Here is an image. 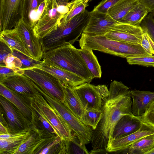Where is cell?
<instances>
[{
	"mask_svg": "<svg viewBox=\"0 0 154 154\" xmlns=\"http://www.w3.org/2000/svg\"><path fill=\"white\" fill-rule=\"evenodd\" d=\"M0 41L5 43L13 51L17 50L32 58L15 28L0 32Z\"/></svg>",
	"mask_w": 154,
	"mask_h": 154,
	"instance_id": "cell-24",
	"label": "cell"
},
{
	"mask_svg": "<svg viewBox=\"0 0 154 154\" xmlns=\"http://www.w3.org/2000/svg\"><path fill=\"white\" fill-rule=\"evenodd\" d=\"M24 0H0V32L14 28L22 18Z\"/></svg>",
	"mask_w": 154,
	"mask_h": 154,
	"instance_id": "cell-9",
	"label": "cell"
},
{
	"mask_svg": "<svg viewBox=\"0 0 154 154\" xmlns=\"http://www.w3.org/2000/svg\"><path fill=\"white\" fill-rule=\"evenodd\" d=\"M140 26L148 33L154 41V21L150 13L144 18Z\"/></svg>",
	"mask_w": 154,
	"mask_h": 154,
	"instance_id": "cell-38",
	"label": "cell"
},
{
	"mask_svg": "<svg viewBox=\"0 0 154 154\" xmlns=\"http://www.w3.org/2000/svg\"><path fill=\"white\" fill-rule=\"evenodd\" d=\"M146 154H154V147L148 152Z\"/></svg>",
	"mask_w": 154,
	"mask_h": 154,
	"instance_id": "cell-47",
	"label": "cell"
},
{
	"mask_svg": "<svg viewBox=\"0 0 154 154\" xmlns=\"http://www.w3.org/2000/svg\"><path fill=\"white\" fill-rule=\"evenodd\" d=\"M63 86L64 91L63 103L77 118L81 121L84 117L85 109L73 88L64 84Z\"/></svg>",
	"mask_w": 154,
	"mask_h": 154,
	"instance_id": "cell-23",
	"label": "cell"
},
{
	"mask_svg": "<svg viewBox=\"0 0 154 154\" xmlns=\"http://www.w3.org/2000/svg\"><path fill=\"white\" fill-rule=\"evenodd\" d=\"M5 65L7 67L19 71H22L21 69L22 66L20 59L12 54L6 56L3 60Z\"/></svg>",
	"mask_w": 154,
	"mask_h": 154,
	"instance_id": "cell-36",
	"label": "cell"
},
{
	"mask_svg": "<svg viewBox=\"0 0 154 154\" xmlns=\"http://www.w3.org/2000/svg\"><path fill=\"white\" fill-rule=\"evenodd\" d=\"M153 147L154 134L143 137L125 149L116 152L122 154H146Z\"/></svg>",
	"mask_w": 154,
	"mask_h": 154,
	"instance_id": "cell-26",
	"label": "cell"
},
{
	"mask_svg": "<svg viewBox=\"0 0 154 154\" xmlns=\"http://www.w3.org/2000/svg\"><path fill=\"white\" fill-rule=\"evenodd\" d=\"M44 138L40 130L32 127L28 135L14 154H33Z\"/></svg>",
	"mask_w": 154,
	"mask_h": 154,
	"instance_id": "cell-25",
	"label": "cell"
},
{
	"mask_svg": "<svg viewBox=\"0 0 154 154\" xmlns=\"http://www.w3.org/2000/svg\"><path fill=\"white\" fill-rule=\"evenodd\" d=\"M0 110V123H1L4 126L7 128L9 130L8 125V124L7 120L5 117V114L1 106Z\"/></svg>",
	"mask_w": 154,
	"mask_h": 154,
	"instance_id": "cell-45",
	"label": "cell"
},
{
	"mask_svg": "<svg viewBox=\"0 0 154 154\" xmlns=\"http://www.w3.org/2000/svg\"><path fill=\"white\" fill-rule=\"evenodd\" d=\"M48 0H24L22 20L33 28L36 25Z\"/></svg>",
	"mask_w": 154,
	"mask_h": 154,
	"instance_id": "cell-20",
	"label": "cell"
},
{
	"mask_svg": "<svg viewBox=\"0 0 154 154\" xmlns=\"http://www.w3.org/2000/svg\"><path fill=\"white\" fill-rule=\"evenodd\" d=\"M120 0H104L95 6L93 11L103 13H108L109 10Z\"/></svg>",
	"mask_w": 154,
	"mask_h": 154,
	"instance_id": "cell-40",
	"label": "cell"
},
{
	"mask_svg": "<svg viewBox=\"0 0 154 154\" xmlns=\"http://www.w3.org/2000/svg\"><path fill=\"white\" fill-rule=\"evenodd\" d=\"M32 68L39 69L45 71L57 78L63 84L72 88L87 82L85 79L75 74L44 60Z\"/></svg>",
	"mask_w": 154,
	"mask_h": 154,
	"instance_id": "cell-16",
	"label": "cell"
},
{
	"mask_svg": "<svg viewBox=\"0 0 154 154\" xmlns=\"http://www.w3.org/2000/svg\"><path fill=\"white\" fill-rule=\"evenodd\" d=\"M142 122L141 118L133 115L124 116L119 120L114 127L112 139L125 136L136 132L140 127Z\"/></svg>",
	"mask_w": 154,
	"mask_h": 154,
	"instance_id": "cell-21",
	"label": "cell"
},
{
	"mask_svg": "<svg viewBox=\"0 0 154 154\" xmlns=\"http://www.w3.org/2000/svg\"><path fill=\"white\" fill-rule=\"evenodd\" d=\"M131 93L132 114L140 117L154 100V91H141L134 89L131 90Z\"/></svg>",
	"mask_w": 154,
	"mask_h": 154,
	"instance_id": "cell-22",
	"label": "cell"
},
{
	"mask_svg": "<svg viewBox=\"0 0 154 154\" xmlns=\"http://www.w3.org/2000/svg\"><path fill=\"white\" fill-rule=\"evenodd\" d=\"M40 92L50 106L59 114L68 124L72 132L81 142L87 144L91 142L93 132L91 128L84 124L63 103L48 92L41 90Z\"/></svg>",
	"mask_w": 154,
	"mask_h": 154,
	"instance_id": "cell-6",
	"label": "cell"
},
{
	"mask_svg": "<svg viewBox=\"0 0 154 154\" xmlns=\"http://www.w3.org/2000/svg\"><path fill=\"white\" fill-rule=\"evenodd\" d=\"M101 109H91L85 110L83 119L81 121L86 125L95 130L102 117Z\"/></svg>",
	"mask_w": 154,
	"mask_h": 154,
	"instance_id": "cell-31",
	"label": "cell"
},
{
	"mask_svg": "<svg viewBox=\"0 0 154 154\" xmlns=\"http://www.w3.org/2000/svg\"><path fill=\"white\" fill-rule=\"evenodd\" d=\"M139 2L151 12L154 10V0H138Z\"/></svg>",
	"mask_w": 154,
	"mask_h": 154,
	"instance_id": "cell-44",
	"label": "cell"
},
{
	"mask_svg": "<svg viewBox=\"0 0 154 154\" xmlns=\"http://www.w3.org/2000/svg\"><path fill=\"white\" fill-rule=\"evenodd\" d=\"M24 71H19L7 67L5 66L0 65V82L6 78L17 74H23Z\"/></svg>",
	"mask_w": 154,
	"mask_h": 154,
	"instance_id": "cell-41",
	"label": "cell"
},
{
	"mask_svg": "<svg viewBox=\"0 0 154 154\" xmlns=\"http://www.w3.org/2000/svg\"><path fill=\"white\" fill-rule=\"evenodd\" d=\"M59 1L63 2H69V0H57Z\"/></svg>",
	"mask_w": 154,
	"mask_h": 154,
	"instance_id": "cell-49",
	"label": "cell"
},
{
	"mask_svg": "<svg viewBox=\"0 0 154 154\" xmlns=\"http://www.w3.org/2000/svg\"><path fill=\"white\" fill-rule=\"evenodd\" d=\"M150 11L139 2L131 9L120 22L134 26H140L144 18Z\"/></svg>",
	"mask_w": 154,
	"mask_h": 154,
	"instance_id": "cell-28",
	"label": "cell"
},
{
	"mask_svg": "<svg viewBox=\"0 0 154 154\" xmlns=\"http://www.w3.org/2000/svg\"><path fill=\"white\" fill-rule=\"evenodd\" d=\"M75 0H71V1H75ZM90 0L91 1V0Z\"/></svg>",
	"mask_w": 154,
	"mask_h": 154,
	"instance_id": "cell-50",
	"label": "cell"
},
{
	"mask_svg": "<svg viewBox=\"0 0 154 154\" xmlns=\"http://www.w3.org/2000/svg\"><path fill=\"white\" fill-rule=\"evenodd\" d=\"M43 60L78 75L90 83L93 78L78 49L70 43L43 53Z\"/></svg>",
	"mask_w": 154,
	"mask_h": 154,
	"instance_id": "cell-3",
	"label": "cell"
},
{
	"mask_svg": "<svg viewBox=\"0 0 154 154\" xmlns=\"http://www.w3.org/2000/svg\"><path fill=\"white\" fill-rule=\"evenodd\" d=\"M73 2H63L48 0L38 21L33 28L35 35L40 40L56 30L69 11Z\"/></svg>",
	"mask_w": 154,
	"mask_h": 154,
	"instance_id": "cell-5",
	"label": "cell"
},
{
	"mask_svg": "<svg viewBox=\"0 0 154 154\" xmlns=\"http://www.w3.org/2000/svg\"><path fill=\"white\" fill-rule=\"evenodd\" d=\"M10 132L8 129L4 126L2 124L0 123V134H9Z\"/></svg>",
	"mask_w": 154,
	"mask_h": 154,
	"instance_id": "cell-46",
	"label": "cell"
},
{
	"mask_svg": "<svg viewBox=\"0 0 154 154\" xmlns=\"http://www.w3.org/2000/svg\"><path fill=\"white\" fill-rule=\"evenodd\" d=\"M95 88L102 98L106 97L109 96V91L105 85H99L95 86Z\"/></svg>",
	"mask_w": 154,
	"mask_h": 154,
	"instance_id": "cell-43",
	"label": "cell"
},
{
	"mask_svg": "<svg viewBox=\"0 0 154 154\" xmlns=\"http://www.w3.org/2000/svg\"><path fill=\"white\" fill-rule=\"evenodd\" d=\"M31 128L18 135L0 138V154H14L28 135Z\"/></svg>",
	"mask_w": 154,
	"mask_h": 154,
	"instance_id": "cell-27",
	"label": "cell"
},
{
	"mask_svg": "<svg viewBox=\"0 0 154 154\" xmlns=\"http://www.w3.org/2000/svg\"><path fill=\"white\" fill-rule=\"evenodd\" d=\"M23 74L34 83L63 103L64 99L63 84L48 73L41 69L31 68L25 69Z\"/></svg>",
	"mask_w": 154,
	"mask_h": 154,
	"instance_id": "cell-7",
	"label": "cell"
},
{
	"mask_svg": "<svg viewBox=\"0 0 154 154\" xmlns=\"http://www.w3.org/2000/svg\"><path fill=\"white\" fill-rule=\"evenodd\" d=\"M0 95L3 96L14 105L32 124V105L34 97L18 93L9 88L1 82Z\"/></svg>",
	"mask_w": 154,
	"mask_h": 154,
	"instance_id": "cell-14",
	"label": "cell"
},
{
	"mask_svg": "<svg viewBox=\"0 0 154 154\" xmlns=\"http://www.w3.org/2000/svg\"><path fill=\"white\" fill-rule=\"evenodd\" d=\"M34 103L56 131L58 135L65 140H70L72 132L68 125L39 92L35 95Z\"/></svg>",
	"mask_w": 154,
	"mask_h": 154,
	"instance_id": "cell-8",
	"label": "cell"
},
{
	"mask_svg": "<svg viewBox=\"0 0 154 154\" xmlns=\"http://www.w3.org/2000/svg\"><path fill=\"white\" fill-rule=\"evenodd\" d=\"M139 117L143 121L154 127V100L149 105L144 114Z\"/></svg>",
	"mask_w": 154,
	"mask_h": 154,
	"instance_id": "cell-39",
	"label": "cell"
},
{
	"mask_svg": "<svg viewBox=\"0 0 154 154\" xmlns=\"http://www.w3.org/2000/svg\"><path fill=\"white\" fill-rule=\"evenodd\" d=\"M141 45L150 55H154V41L148 33L143 29Z\"/></svg>",
	"mask_w": 154,
	"mask_h": 154,
	"instance_id": "cell-37",
	"label": "cell"
},
{
	"mask_svg": "<svg viewBox=\"0 0 154 154\" xmlns=\"http://www.w3.org/2000/svg\"><path fill=\"white\" fill-rule=\"evenodd\" d=\"M109 96L103 98L101 108L103 115L91 141L90 154L107 153L108 144L112 139L114 127L123 116L133 115L131 90L121 82L114 80L110 84Z\"/></svg>",
	"mask_w": 154,
	"mask_h": 154,
	"instance_id": "cell-1",
	"label": "cell"
},
{
	"mask_svg": "<svg viewBox=\"0 0 154 154\" xmlns=\"http://www.w3.org/2000/svg\"><path fill=\"white\" fill-rule=\"evenodd\" d=\"M68 141L56 134L45 138L33 154H68Z\"/></svg>",
	"mask_w": 154,
	"mask_h": 154,
	"instance_id": "cell-19",
	"label": "cell"
},
{
	"mask_svg": "<svg viewBox=\"0 0 154 154\" xmlns=\"http://www.w3.org/2000/svg\"><path fill=\"white\" fill-rule=\"evenodd\" d=\"M79 42L82 49L97 50L126 58L151 56L141 44L116 41L105 35H97L83 32Z\"/></svg>",
	"mask_w": 154,
	"mask_h": 154,
	"instance_id": "cell-2",
	"label": "cell"
},
{
	"mask_svg": "<svg viewBox=\"0 0 154 154\" xmlns=\"http://www.w3.org/2000/svg\"><path fill=\"white\" fill-rule=\"evenodd\" d=\"M89 154L85 144L72 133L71 139L68 143V154Z\"/></svg>",
	"mask_w": 154,
	"mask_h": 154,
	"instance_id": "cell-33",
	"label": "cell"
},
{
	"mask_svg": "<svg viewBox=\"0 0 154 154\" xmlns=\"http://www.w3.org/2000/svg\"><path fill=\"white\" fill-rule=\"evenodd\" d=\"M90 12L85 9L40 40L43 53L65 44L72 45L83 33Z\"/></svg>",
	"mask_w": 154,
	"mask_h": 154,
	"instance_id": "cell-4",
	"label": "cell"
},
{
	"mask_svg": "<svg viewBox=\"0 0 154 154\" xmlns=\"http://www.w3.org/2000/svg\"><path fill=\"white\" fill-rule=\"evenodd\" d=\"M13 50L3 42L0 41V65L5 66L3 62L5 58L12 54Z\"/></svg>",
	"mask_w": 154,
	"mask_h": 154,
	"instance_id": "cell-42",
	"label": "cell"
},
{
	"mask_svg": "<svg viewBox=\"0 0 154 154\" xmlns=\"http://www.w3.org/2000/svg\"><path fill=\"white\" fill-rule=\"evenodd\" d=\"M14 28L17 30L32 57L36 60L43 59V52L40 40L35 35L33 29L22 19Z\"/></svg>",
	"mask_w": 154,
	"mask_h": 154,
	"instance_id": "cell-12",
	"label": "cell"
},
{
	"mask_svg": "<svg viewBox=\"0 0 154 154\" xmlns=\"http://www.w3.org/2000/svg\"><path fill=\"white\" fill-rule=\"evenodd\" d=\"M138 3V0H120L109 10L108 13L113 19L119 22Z\"/></svg>",
	"mask_w": 154,
	"mask_h": 154,
	"instance_id": "cell-29",
	"label": "cell"
},
{
	"mask_svg": "<svg viewBox=\"0 0 154 154\" xmlns=\"http://www.w3.org/2000/svg\"><path fill=\"white\" fill-rule=\"evenodd\" d=\"M90 0H75L69 12L62 20L61 23H66L73 17L81 13L85 9L88 5V2Z\"/></svg>",
	"mask_w": 154,
	"mask_h": 154,
	"instance_id": "cell-32",
	"label": "cell"
},
{
	"mask_svg": "<svg viewBox=\"0 0 154 154\" xmlns=\"http://www.w3.org/2000/svg\"><path fill=\"white\" fill-rule=\"evenodd\" d=\"M0 106L7 120L10 133H21L29 130L31 124L24 117L17 107L3 96L0 95Z\"/></svg>",
	"mask_w": 154,
	"mask_h": 154,
	"instance_id": "cell-10",
	"label": "cell"
},
{
	"mask_svg": "<svg viewBox=\"0 0 154 154\" xmlns=\"http://www.w3.org/2000/svg\"><path fill=\"white\" fill-rule=\"evenodd\" d=\"M78 51L84 60L93 78L101 77L102 71L97 59L92 50L81 48Z\"/></svg>",
	"mask_w": 154,
	"mask_h": 154,
	"instance_id": "cell-30",
	"label": "cell"
},
{
	"mask_svg": "<svg viewBox=\"0 0 154 154\" xmlns=\"http://www.w3.org/2000/svg\"><path fill=\"white\" fill-rule=\"evenodd\" d=\"M120 22L113 19L108 13L96 11L90 12L87 23L83 32L97 35H103Z\"/></svg>",
	"mask_w": 154,
	"mask_h": 154,
	"instance_id": "cell-11",
	"label": "cell"
},
{
	"mask_svg": "<svg viewBox=\"0 0 154 154\" xmlns=\"http://www.w3.org/2000/svg\"><path fill=\"white\" fill-rule=\"evenodd\" d=\"M0 82L18 93L34 97L38 93L33 82L24 74H17L6 78Z\"/></svg>",
	"mask_w": 154,
	"mask_h": 154,
	"instance_id": "cell-18",
	"label": "cell"
},
{
	"mask_svg": "<svg viewBox=\"0 0 154 154\" xmlns=\"http://www.w3.org/2000/svg\"><path fill=\"white\" fill-rule=\"evenodd\" d=\"M153 134L154 127L142 121L140 127L136 132L112 139L108 144L106 150L109 153L123 150L141 138Z\"/></svg>",
	"mask_w": 154,
	"mask_h": 154,
	"instance_id": "cell-15",
	"label": "cell"
},
{
	"mask_svg": "<svg viewBox=\"0 0 154 154\" xmlns=\"http://www.w3.org/2000/svg\"><path fill=\"white\" fill-rule=\"evenodd\" d=\"M73 88L85 110L100 109L102 97L96 90L95 86L86 82Z\"/></svg>",
	"mask_w": 154,
	"mask_h": 154,
	"instance_id": "cell-17",
	"label": "cell"
},
{
	"mask_svg": "<svg viewBox=\"0 0 154 154\" xmlns=\"http://www.w3.org/2000/svg\"><path fill=\"white\" fill-rule=\"evenodd\" d=\"M152 16V19L154 21V10L152 11L150 13Z\"/></svg>",
	"mask_w": 154,
	"mask_h": 154,
	"instance_id": "cell-48",
	"label": "cell"
},
{
	"mask_svg": "<svg viewBox=\"0 0 154 154\" xmlns=\"http://www.w3.org/2000/svg\"><path fill=\"white\" fill-rule=\"evenodd\" d=\"M143 29L141 27L120 23L105 35L116 41L141 44Z\"/></svg>",
	"mask_w": 154,
	"mask_h": 154,
	"instance_id": "cell-13",
	"label": "cell"
},
{
	"mask_svg": "<svg viewBox=\"0 0 154 154\" xmlns=\"http://www.w3.org/2000/svg\"><path fill=\"white\" fill-rule=\"evenodd\" d=\"M12 54L20 60L22 64L21 67L22 70L32 68L36 65L40 63L42 61L35 60L15 50H13Z\"/></svg>",
	"mask_w": 154,
	"mask_h": 154,
	"instance_id": "cell-35",
	"label": "cell"
},
{
	"mask_svg": "<svg viewBox=\"0 0 154 154\" xmlns=\"http://www.w3.org/2000/svg\"><path fill=\"white\" fill-rule=\"evenodd\" d=\"M127 62L131 65L154 67V55L151 56L130 57L126 58Z\"/></svg>",
	"mask_w": 154,
	"mask_h": 154,
	"instance_id": "cell-34",
	"label": "cell"
}]
</instances>
